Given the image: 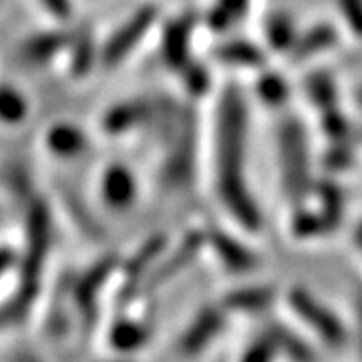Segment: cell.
<instances>
[{
	"label": "cell",
	"mask_w": 362,
	"mask_h": 362,
	"mask_svg": "<svg viewBox=\"0 0 362 362\" xmlns=\"http://www.w3.org/2000/svg\"><path fill=\"white\" fill-rule=\"evenodd\" d=\"M254 99L235 77L221 81L211 97L206 156L209 189L230 226L252 238L264 230V209L250 177Z\"/></svg>",
	"instance_id": "1"
},
{
	"label": "cell",
	"mask_w": 362,
	"mask_h": 362,
	"mask_svg": "<svg viewBox=\"0 0 362 362\" xmlns=\"http://www.w3.org/2000/svg\"><path fill=\"white\" fill-rule=\"evenodd\" d=\"M18 244L21 258L11 276L13 286L2 300L0 310L4 330L26 322L42 294L52 244V207L45 195L35 194L25 204L23 233Z\"/></svg>",
	"instance_id": "2"
},
{
	"label": "cell",
	"mask_w": 362,
	"mask_h": 362,
	"mask_svg": "<svg viewBox=\"0 0 362 362\" xmlns=\"http://www.w3.org/2000/svg\"><path fill=\"white\" fill-rule=\"evenodd\" d=\"M276 181L288 207L304 204L320 177L318 156L314 151L312 131L306 119L294 109H286L276 117L272 135Z\"/></svg>",
	"instance_id": "3"
},
{
	"label": "cell",
	"mask_w": 362,
	"mask_h": 362,
	"mask_svg": "<svg viewBox=\"0 0 362 362\" xmlns=\"http://www.w3.org/2000/svg\"><path fill=\"white\" fill-rule=\"evenodd\" d=\"M282 306L290 312L288 316L292 318V322H296L316 344H322L324 349L330 350L352 346L349 318H344L326 300L314 294L310 288L302 284L286 288Z\"/></svg>",
	"instance_id": "4"
},
{
	"label": "cell",
	"mask_w": 362,
	"mask_h": 362,
	"mask_svg": "<svg viewBox=\"0 0 362 362\" xmlns=\"http://www.w3.org/2000/svg\"><path fill=\"white\" fill-rule=\"evenodd\" d=\"M161 21V11L156 2H143L135 6L105 39H101V69L117 71L131 61L133 54L145 45V40L156 35Z\"/></svg>",
	"instance_id": "5"
},
{
	"label": "cell",
	"mask_w": 362,
	"mask_h": 362,
	"mask_svg": "<svg viewBox=\"0 0 362 362\" xmlns=\"http://www.w3.org/2000/svg\"><path fill=\"white\" fill-rule=\"evenodd\" d=\"M123 264L121 254H105L95 259L89 268L69 278V296L78 324L90 330L99 318V304L103 302L107 288L119 280V270Z\"/></svg>",
	"instance_id": "6"
},
{
	"label": "cell",
	"mask_w": 362,
	"mask_h": 362,
	"mask_svg": "<svg viewBox=\"0 0 362 362\" xmlns=\"http://www.w3.org/2000/svg\"><path fill=\"white\" fill-rule=\"evenodd\" d=\"M207 252L206 228H192L177 240H171L168 250L157 259L139 288V298H149L173 284Z\"/></svg>",
	"instance_id": "7"
},
{
	"label": "cell",
	"mask_w": 362,
	"mask_h": 362,
	"mask_svg": "<svg viewBox=\"0 0 362 362\" xmlns=\"http://www.w3.org/2000/svg\"><path fill=\"white\" fill-rule=\"evenodd\" d=\"M207 254H211L214 262L220 266L223 274L230 278L246 280L256 272L262 270L264 258L250 242V233H244L238 228L226 226H207Z\"/></svg>",
	"instance_id": "8"
},
{
	"label": "cell",
	"mask_w": 362,
	"mask_h": 362,
	"mask_svg": "<svg viewBox=\"0 0 362 362\" xmlns=\"http://www.w3.org/2000/svg\"><path fill=\"white\" fill-rule=\"evenodd\" d=\"M71 39L73 28L51 23V26L33 30L14 42L13 63L23 71H42L57 61H65Z\"/></svg>",
	"instance_id": "9"
},
{
	"label": "cell",
	"mask_w": 362,
	"mask_h": 362,
	"mask_svg": "<svg viewBox=\"0 0 362 362\" xmlns=\"http://www.w3.org/2000/svg\"><path fill=\"white\" fill-rule=\"evenodd\" d=\"M230 312L218 302L199 306L195 314L185 322L181 332L173 342V350L181 358H197L218 344V340L223 337Z\"/></svg>",
	"instance_id": "10"
},
{
	"label": "cell",
	"mask_w": 362,
	"mask_h": 362,
	"mask_svg": "<svg viewBox=\"0 0 362 362\" xmlns=\"http://www.w3.org/2000/svg\"><path fill=\"white\" fill-rule=\"evenodd\" d=\"M199 26H202V13H181L161 21L157 28L159 61L175 77L195 59L194 37Z\"/></svg>",
	"instance_id": "11"
},
{
	"label": "cell",
	"mask_w": 362,
	"mask_h": 362,
	"mask_svg": "<svg viewBox=\"0 0 362 362\" xmlns=\"http://www.w3.org/2000/svg\"><path fill=\"white\" fill-rule=\"evenodd\" d=\"M171 244V238L165 232H156L147 235L139 246L131 252L129 256H123V264L119 270V302L123 306H129L133 300L139 298V288L147 274L156 266V262L161 258V254Z\"/></svg>",
	"instance_id": "12"
},
{
	"label": "cell",
	"mask_w": 362,
	"mask_h": 362,
	"mask_svg": "<svg viewBox=\"0 0 362 362\" xmlns=\"http://www.w3.org/2000/svg\"><path fill=\"white\" fill-rule=\"evenodd\" d=\"M157 109L156 95H135L109 105L101 113L99 131L109 139H123L139 131H147Z\"/></svg>",
	"instance_id": "13"
},
{
	"label": "cell",
	"mask_w": 362,
	"mask_h": 362,
	"mask_svg": "<svg viewBox=\"0 0 362 362\" xmlns=\"http://www.w3.org/2000/svg\"><path fill=\"white\" fill-rule=\"evenodd\" d=\"M141 185L135 171L123 161H109L97 180L99 206L109 214H127L137 206Z\"/></svg>",
	"instance_id": "14"
},
{
	"label": "cell",
	"mask_w": 362,
	"mask_h": 362,
	"mask_svg": "<svg viewBox=\"0 0 362 362\" xmlns=\"http://www.w3.org/2000/svg\"><path fill=\"white\" fill-rule=\"evenodd\" d=\"M272 52L258 39L226 35L218 37L214 47L209 49V61L235 73H258L264 66L270 65Z\"/></svg>",
	"instance_id": "15"
},
{
	"label": "cell",
	"mask_w": 362,
	"mask_h": 362,
	"mask_svg": "<svg viewBox=\"0 0 362 362\" xmlns=\"http://www.w3.org/2000/svg\"><path fill=\"white\" fill-rule=\"evenodd\" d=\"M344 37H346V33L338 21H328V18L314 21L310 25L302 26L286 61L296 69L316 65L326 54L337 51Z\"/></svg>",
	"instance_id": "16"
},
{
	"label": "cell",
	"mask_w": 362,
	"mask_h": 362,
	"mask_svg": "<svg viewBox=\"0 0 362 362\" xmlns=\"http://www.w3.org/2000/svg\"><path fill=\"white\" fill-rule=\"evenodd\" d=\"M284 300V290L268 282H242L226 290L220 304L230 316H266Z\"/></svg>",
	"instance_id": "17"
},
{
	"label": "cell",
	"mask_w": 362,
	"mask_h": 362,
	"mask_svg": "<svg viewBox=\"0 0 362 362\" xmlns=\"http://www.w3.org/2000/svg\"><path fill=\"white\" fill-rule=\"evenodd\" d=\"M153 337V326L145 318H135L129 314H117L105 330V344L113 354L133 356L147 349Z\"/></svg>",
	"instance_id": "18"
},
{
	"label": "cell",
	"mask_w": 362,
	"mask_h": 362,
	"mask_svg": "<svg viewBox=\"0 0 362 362\" xmlns=\"http://www.w3.org/2000/svg\"><path fill=\"white\" fill-rule=\"evenodd\" d=\"M300 90L308 107L314 111V115L342 105L340 83H338L337 73L330 66L318 65V63L306 66L300 81Z\"/></svg>",
	"instance_id": "19"
},
{
	"label": "cell",
	"mask_w": 362,
	"mask_h": 362,
	"mask_svg": "<svg viewBox=\"0 0 362 362\" xmlns=\"http://www.w3.org/2000/svg\"><path fill=\"white\" fill-rule=\"evenodd\" d=\"M42 149L57 161H73L87 153L90 137L73 121H54L42 133Z\"/></svg>",
	"instance_id": "20"
},
{
	"label": "cell",
	"mask_w": 362,
	"mask_h": 362,
	"mask_svg": "<svg viewBox=\"0 0 362 362\" xmlns=\"http://www.w3.org/2000/svg\"><path fill=\"white\" fill-rule=\"evenodd\" d=\"M66 75L73 81H85L101 69V40L95 37L90 26L73 28V39L65 54Z\"/></svg>",
	"instance_id": "21"
},
{
	"label": "cell",
	"mask_w": 362,
	"mask_h": 362,
	"mask_svg": "<svg viewBox=\"0 0 362 362\" xmlns=\"http://www.w3.org/2000/svg\"><path fill=\"white\" fill-rule=\"evenodd\" d=\"M300 30H302V26H298L294 13L284 8V6H276V8H270L262 18L259 40L266 45V49L274 57H284L286 59L288 52L292 51Z\"/></svg>",
	"instance_id": "22"
},
{
	"label": "cell",
	"mask_w": 362,
	"mask_h": 362,
	"mask_svg": "<svg viewBox=\"0 0 362 362\" xmlns=\"http://www.w3.org/2000/svg\"><path fill=\"white\" fill-rule=\"evenodd\" d=\"M250 95H252L256 107H262L272 113L274 111L282 113L288 109L290 99H292V83L282 71L268 65L258 73H254V81L250 85Z\"/></svg>",
	"instance_id": "23"
},
{
	"label": "cell",
	"mask_w": 362,
	"mask_h": 362,
	"mask_svg": "<svg viewBox=\"0 0 362 362\" xmlns=\"http://www.w3.org/2000/svg\"><path fill=\"white\" fill-rule=\"evenodd\" d=\"M54 197L61 202V206L66 209V216L71 223L77 228L83 235H87L89 240L101 242L105 238V230L101 221L97 220V216L90 211L87 199L83 194H78L77 189H73V183L69 181H59L54 187Z\"/></svg>",
	"instance_id": "24"
},
{
	"label": "cell",
	"mask_w": 362,
	"mask_h": 362,
	"mask_svg": "<svg viewBox=\"0 0 362 362\" xmlns=\"http://www.w3.org/2000/svg\"><path fill=\"white\" fill-rule=\"evenodd\" d=\"M264 328L274 338L280 358H292V361H312L318 356L314 340H312L296 322H284V320H268Z\"/></svg>",
	"instance_id": "25"
},
{
	"label": "cell",
	"mask_w": 362,
	"mask_h": 362,
	"mask_svg": "<svg viewBox=\"0 0 362 362\" xmlns=\"http://www.w3.org/2000/svg\"><path fill=\"white\" fill-rule=\"evenodd\" d=\"M254 0H211V4L202 13V26L218 39L232 35L235 26L242 25L252 13Z\"/></svg>",
	"instance_id": "26"
},
{
	"label": "cell",
	"mask_w": 362,
	"mask_h": 362,
	"mask_svg": "<svg viewBox=\"0 0 362 362\" xmlns=\"http://www.w3.org/2000/svg\"><path fill=\"white\" fill-rule=\"evenodd\" d=\"M361 145L356 139H346V141H326L324 151L318 156V165L320 173L337 175L342 177L356 168L358 156H361Z\"/></svg>",
	"instance_id": "27"
},
{
	"label": "cell",
	"mask_w": 362,
	"mask_h": 362,
	"mask_svg": "<svg viewBox=\"0 0 362 362\" xmlns=\"http://www.w3.org/2000/svg\"><path fill=\"white\" fill-rule=\"evenodd\" d=\"M177 78H180L183 97L194 101V103H199L207 97L211 99L214 93L218 90V85H220L211 77V69L206 63L197 61V59H194L189 65L185 66L177 75Z\"/></svg>",
	"instance_id": "28"
},
{
	"label": "cell",
	"mask_w": 362,
	"mask_h": 362,
	"mask_svg": "<svg viewBox=\"0 0 362 362\" xmlns=\"http://www.w3.org/2000/svg\"><path fill=\"white\" fill-rule=\"evenodd\" d=\"M30 113V103L26 95L18 87L11 83H4L0 90V117L6 127H18L23 125Z\"/></svg>",
	"instance_id": "29"
},
{
	"label": "cell",
	"mask_w": 362,
	"mask_h": 362,
	"mask_svg": "<svg viewBox=\"0 0 362 362\" xmlns=\"http://www.w3.org/2000/svg\"><path fill=\"white\" fill-rule=\"evenodd\" d=\"M276 358H280V352H278L274 338L264 326H262L259 334L252 338L244 346V350L240 352V361L244 362H270Z\"/></svg>",
	"instance_id": "30"
},
{
	"label": "cell",
	"mask_w": 362,
	"mask_h": 362,
	"mask_svg": "<svg viewBox=\"0 0 362 362\" xmlns=\"http://www.w3.org/2000/svg\"><path fill=\"white\" fill-rule=\"evenodd\" d=\"M334 8L346 37L362 40V0H334Z\"/></svg>",
	"instance_id": "31"
},
{
	"label": "cell",
	"mask_w": 362,
	"mask_h": 362,
	"mask_svg": "<svg viewBox=\"0 0 362 362\" xmlns=\"http://www.w3.org/2000/svg\"><path fill=\"white\" fill-rule=\"evenodd\" d=\"M350 328H352V349L362 358V280H358L350 292Z\"/></svg>",
	"instance_id": "32"
},
{
	"label": "cell",
	"mask_w": 362,
	"mask_h": 362,
	"mask_svg": "<svg viewBox=\"0 0 362 362\" xmlns=\"http://www.w3.org/2000/svg\"><path fill=\"white\" fill-rule=\"evenodd\" d=\"M35 4L54 25H69L75 16V0H35Z\"/></svg>",
	"instance_id": "33"
},
{
	"label": "cell",
	"mask_w": 362,
	"mask_h": 362,
	"mask_svg": "<svg viewBox=\"0 0 362 362\" xmlns=\"http://www.w3.org/2000/svg\"><path fill=\"white\" fill-rule=\"evenodd\" d=\"M350 242H352V246H354V252L362 258V218L354 223L352 233H350Z\"/></svg>",
	"instance_id": "34"
},
{
	"label": "cell",
	"mask_w": 362,
	"mask_h": 362,
	"mask_svg": "<svg viewBox=\"0 0 362 362\" xmlns=\"http://www.w3.org/2000/svg\"><path fill=\"white\" fill-rule=\"evenodd\" d=\"M350 103H352V109L362 117V83L350 90Z\"/></svg>",
	"instance_id": "35"
}]
</instances>
